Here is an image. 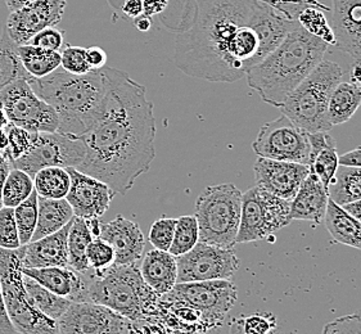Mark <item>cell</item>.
Masks as SVG:
<instances>
[{
	"mask_svg": "<svg viewBox=\"0 0 361 334\" xmlns=\"http://www.w3.org/2000/svg\"><path fill=\"white\" fill-rule=\"evenodd\" d=\"M4 1H6V6L9 9V12H15L17 9L25 7L35 0H4Z\"/></svg>",
	"mask_w": 361,
	"mask_h": 334,
	"instance_id": "56",
	"label": "cell"
},
{
	"mask_svg": "<svg viewBox=\"0 0 361 334\" xmlns=\"http://www.w3.org/2000/svg\"><path fill=\"white\" fill-rule=\"evenodd\" d=\"M159 295L145 283L137 264L90 270L87 302L107 306L125 319H145L159 305Z\"/></svg>",
	"mask_w": 361,
	"mask_h": 334,
	"instance_id": "5",
	"label": "cell"
},
{
	"mask_svg": "<svg viewBox=\"0 0 361 334\" xmlns=\"http://www.w3.org/2000/svg\"><path fill=\"white\" fill-rule=\"evenodd\" d=\"M61 66L66 73L73 75H85L90 73L92 68L87 63V49L81 47L66 45L61 49Z\"/></svg>",
	"mask_w": 361,
	"mask_h": 334,
	"instance_id": "42",
	"label": "cell"
},
{
	"mask_svg": "<svg viewBox=\"0 0 361 334\" xmlns=\"http://www.w3.org/2000/svg\"><path fill=\"white\" fill-rule=\"evenodd\" d=\"M65 43V32L56 27H47L31 37L29 44L45 51H61Z\"/></svg>",
	"mask_w": 361,
	"mask_h": 334,
	"instance_id": "46",
	"label": "cell"
},
{
	"mask_svg": "<svg viewBox=\"0 0 361 334\" xmlns=\"http://www.w3.org/2000/svg\"><path fill=\"white\" fill-rule=\"evenodd\" d=\"M267 314H255L239 320L233 329H237V334H271L275 329V319H269Z\"/></svg>",
	"mask_w": 361,
	"mask_h": 334,
	"instance_id": "45",
	"label": "cell"
},
{
	"mask_svg": "<svg viewBox=\"0 0 361 334\" xmlns=\"http://www.w3.org/2000/svg\"><path fill=\"white\" fill-rule=\"evenodd\" d=\"M328 194L340 206L361 201V167L340 165L328 185Z\"/></svg>",
	"mask_w": 361,
	"mask_h": 334,
	"instance_id": "29",
	"label": "cell"
},
{
	"mask_svg": "<svg viewBox=\"0 0 361 334\" xmlns=\"http://www.w3.org/2000/svg\"><path fill=\"white\" fill-rule=\"evenodd\" d=\"M139 269L145 283L159 297L171 291L178 283L176 257L166 251L156 248L148 251Z\"/></svg>",
	"mask_w": 361,
	"mask_h": 334,
	"instance_id": "24",
	"label": "cell"
},
{
	"mask_svg": "<svg viewBox=\"0 0 361 334\" xmlns=\"http://www.w3.org/2000/svg\"><path fill=\"white\" fill-rule=\"evenodd\" d=\"M87 63L90 66L92 70H102L109 61V56L99 47H92L87 49Z\"/></svg>",
	"mask_w": 361,
	"mask_h": 334,
	"instance_id": "48",
	"label": "cell"
},
{
	"mask_svg": "<svg viewBox=\"0 0 361 334\" xmlns=\"http://www.w3.org/2000/svg\"><path fill=\"white\" fill-rule=\"evenodd\" d=\"M34 190V179L27 173L12 167L3 188V206L15 209L26 201Z\"/></svg>",
	"mask_w": 361,
	"mask_h": 334,
	"instance_id": "35",
	"label": "cell"
},
{
	"mask_svg": "<svg viewBox=\"0 0 361 334\" xmlns=\"http://www.w3.org/2000/svg\"><path fill=\"white\" fill-rule=\"evenodd\" d=\"M342 207H343L345 210L348 211L353 216H355V218L361 221V201L345 204V206H342Z\"/></svg>",
	"mask_w": 361,
	"mask_h": 334,
	"instance_id": "57",
	"label": "cell"
},
{
	"mask_svg": "<svg viewBox=\"0 0 361 334\" xmlns=\"http://www.w3.org/2000/svg\"><path fill=\"white\" fill-rule=\"evenodd\" d=\"M361 92V62H355L350 71V80Z\"/></svg>",
	"mask_w": 361,
	"mask_h": 334,
	"instance_id": "54",
	"label": "cell"
},
{
	"mask_svg": "<svg viewBox=\"0 0 361 334\" xmlns=\"http://www.w3.org/2000/svg\"><path fill=\"white\" fill-rule=\"evenodd\" d=\"M23 285L26 292L29 293L30 298L32 299L34 305L37 306V310L56 321L73 304V301L59 297L57 295L48 291L30 276H23Z\"/></svg>",
	"mask_w": 361,
	"mask_h": 334,
	"instance_id": "34",
	"label": "cell"
},
{
	"mask_svg": "<svg viewBox=\"0 0 361 334\" xmlns=\"http://www.w3.org/2000/svg\"><path fill=\"white\" fill-rule=\"evenodd\" d=\"M200 242V228L195 215H187L176 218V226L173 233V243L169 252L179 257L195 248Z\"/></svg>",
	"mask_w": 361,
	"mask_h": 334,
	"instance_id": "37",
	"label": "cell"
},
{
	"mask_svg": "<svg viewBox=\"0 0 361 334\" xmlns=\"http://www.w3.org/2000/svg\"><path fill=\"white\" fill-rule=\"evenodd\" d=\"M324 12L326 9L319 7H307L298 15V25L311 34L324 42L328 47H336V37L333 32L332 25L328 21Z\"/></svg>",
	"mask_w": 361,
	"mask_h": 334,
	"instance_id": "36",
	"label": "cell"
},
{
	"mask_svg": "<svg viewBox=\"0 0 361 334\" xmlns=\"http://www.w3.org/2000/svg\"><path fill=\"white\" fill-rule=\"evenodd\" d=\"M87 225H89V229H90V232L93 234V237H94V238H99L102 226L99 218H90V220H87Z\"/></svg>",
	"mask_w": 361,
	"mask_h": 334,
	"instance_id": "58",
	"label": "cell"
},
{
	"mask_svg": "<svg viewBox=\"0 0 361 334\" xmlns=\"http://www.w3.org/2000/svg\"><path fill=\"white\" fill-rule=\"evenodd\" d=\"M8 140H7V132L6 130L0 132V152L4 154L6 149H7Z\"/></svg>",
	"mask_w": 361,
	"mask_h": 334,
	"instance_id": "60",
	"label": "cell"
},
{
	"mask_svg": "<svg viewBox=\"0 0 361 334\" xmlns=\"http://www.w3.org/2000/svg\"><path fill=\"white\" fill-rule=\"evenodd\" d=\"M169 305L192 309L203 319H224L238 299V290L231 279L176 283L171 291L161 296Z\"/></svg>",
	"mask_w": 361,
	"mask_h": 334,
	"instance_id": "10",
	"label": "cell"
},
{
	"mask_svg": "<svg viewBox=\"0 0 361 334\" xmlns=\"http://www.w3.org/2000/svg\"><path fill=\"white\" fill-rule=\"evenodd\" d=\"M85 146L80 138L68 137L61 132H37L29 152L11 166L20 168L34 178L45 167H75L79 168L85 159Z\"/></svg>",
	"mask_w": 361,
	"mask_h": 334,
	"instance_id": "13",
	"label": "cell"
},
{
	"mask_svg": "<svg viewBox=\"0 0 361 334\" xmlns=\"http://www.w3.org/2000/svg\"><path fill=\"white\" fill-rule=\"evenodd\" d=\"M170 0H143V15L152 18L153 16L159 15L165 11Z\"/></svg>",
	"mask_w": 361,
	"mask_h": 334,
	"instance_id": "51",
	"label": "cell"
},
{
	"mask_svg": "<svg viewBox=\"0 0 361 334\" xmlns=\"http://www.w3.org/2000/svg\"><path fill=\"white\" fill-rule=\"evenodd\" d=\"M307 134L282 115L261 126L253 140V151L259 157L267 160L296 162L309 166L311 147Z\"/></svg>",
	"mask_w": 361,
	"mask_h": 334,
	"instance_id": "12",
	"label": "cell"
},
{
	"mask_svg": "<svg viewBox=\"0 0 361 334\" xmlns=\"http://www.w3.org/2000/svg\"><path fill=\"white\" fill-rule=\"evenodd\" d=\"M32 179L37 196L49 199L66 198L71 185V176L65 167H45L39 170Z\"/></svg>",
	"mask_w": 361,
	"mask_h": 334,
	"instance_id": "33",
	"label": "cell"
},
{
	"mask_svg": "<svg viewBox=\"0 0 361 334\" xmlns=\"http://www.w3.org/2000/svg\"><path fill=\"white\" fill-rule=\"evenodd\" d=\"M8 125H9V121H8V117L7 115H6V111H4L3 104L0 103V132L7 129Z\"/></svg>",
	"mask_w": 361,
	"mask_h": 334,
	"instance_id": "59",
	"label": "cell"
},
{
	"mask_svg": "<svg viewBox=\"0 0 361 334\" xmlns=\"http://www.w3.org/2000/svg\"><path fill=\"white\" fill-rule=\"evenodd\" d=\"M17 48L7 30L3 29L0 35V95L11 84L30 78L22 66Z\"/></svg>",
	"mask_w": 361,
	"mask_h": 334,
	"instance_id": "32",
	"label": "cell"
},
{
	"mask_svg": "<svg viewBox=\"0 0 361 334\" xmlns=\"http://www.w3.org/2000/svg\"><path fill=\"white\" fill-rule=\"evenodd\" d=\"M360 106V90L351 81H340L333 89L328 104V116L332 126L351 120Z\"/></svg>",
	"mask_w": 361,
	"mask_h": 334,
	"instance_id": "28",
	"label": "cell"
},
{
	"mask_svg": "<svg viewBox=\"0 0 361 334\" xmlns=\"http://www.w3.org/2000/svg\"><path fill=\"white\" fill-rule=\"evenodd\" d=\"M25 247L12 251L0 248V283L8 316L18 334H59L57 321L39 311L25 290L22 274Z\"/></svg>",
	"mask_w": 361,
	"mask_h": 334,
	"instance_id": "8",
	"label": "cell"
},
{
	"mask_svg": "<svg viewBox=\"0 0 361 334\" xmlns=\"http://www.w3.org/2000/svg\"><path fill=\"white\" fill-rule=\"evenodd\" d=\"M187 20L176 31L173 63L209 82H235L262 61L257 29L261 0H187Z\"/></svg>",
	"mask_w": 361,
	"mask_h": 334,
	"instance_id": "2",
	"label": "cell"
},
{
	"mask_svg": "<svg viewBox=\"0 0 361 334\" xmlns=\"http://www.w3.org/2000/svg\"><path fill=\"white\" fill-rule=\"evenodd\" d=\"M73 220L57 233H53L40 240H32L26 245L22 259V268L40 269L51 266H68L67 235Z\"/></svg>",
	"mask_w": 361,
	"mask_h": 334,
	"instance_id": "22",
	"label": "cell"
},
{
	"mask_svg": "<svg viewBox=\"0 0 361 334\" xmlns=\"http://www.w3.org/2000/svg\"><path fill=\"white\" fill-rule=\"evenodd\" d=\"M311 153L309 168L310 174L317 175L319 180L328 188L329 183L340 166L336 140L328 131L307 134Z\"/></svg>",
	"mask_w": 361,
	"mask_h": 334,
	"instance_id": "25",
	"label": "cell"
},
{
	"mask_svg": "<svg viewBox=\"0 0 361 334\" xmlns=\"http://www.w3.org/2000/svg\"><path fill=\"white\" fill-rule=\"evenodd\" d=\"M11 162L8 161L7 157L0 152V209L3 207V188L4 183L7 180L8 174L11 171Z\"/></svg>",
	"mask_w": 361,
	"mask_h": 334,
	"instance_id": "53",
	"label": "cell"
},
{
	"mask_svg": "<svg viewBox=\"0 0 361 334\" xmlns=\"http://www.w3.org/2000/svg\"><path fill=\"white\" fill-rule=\"evenodd\" d=\"M6 132H7L8 146L4 156L7 157L9 162L18 160L29 152L37 134L11 124L8 125Z\"/></svg>",
	"mask_w": 361,
	"mask_h": 334,
	"instance_id": "39",
	"label": "cell"
},
{
	"mask_svg": "<svg viewBox=\"0 0 361 334\" xmlns=\"http://www.w3.org/2000/svg\"><path fill=\"white\" fill-rule=\"evenodd\" d=\"M253 173L257 187L286 201H292L305 178L310 174V168L296 162L259 157L255 162Z\"/></svg>",
	"mask_w": 361,
	"mask_h": 334,
	"instance_id": "18",
	"label": "cell"
},
{
	"mask_svg": "<svg viewBox=\"0 0 361 334\" xmlns=\"http://www.w3.org/2000/svg\"><path fill=\"white\" fill-rule=\"evenodd\" d=\"M9 124L31 132H57V112L32 90L29 79L17 80L0 95Z\"/></svg>",
	"mask_w": 361,
	"mask_h": 334,
	"instance_id": "11",
	"label": "cell"
},
{
	"mask_svg": "<svg viewBox=\"0 0 361 334\" xmlns=\"http://www.w3.org/2000/svg\"><path fill=\"white\" fill-rule=\"evenodd\" d=\"M338 162H340V165H343V166L361 167V147H357L353 151L340 156Z\"/></svg>",
	"mask_w": 361,
	"mask_h": 334,
	"instance_id": "52",
	"label": "cell"
},
{
	"mask_svg": "<svg viewBox=\"0 0 361 334\" xmlns=\"http://www.w3.org/2000/svg\"><path fill=\"white\" fill-rule=\"evenodd\" d=\"M336 48L361 62V0H332Z\"/></svg>",
	"mask_w": 361,
	"mask_h": 334,
	"instance_id": "21",
	"label": "cell"
},
{
	"mask_svg": "<svg viewBox=\"0 0 361 334\" xmlns=\"http://www.w3.org/2000/svg\"><path fill=\"white\" fill-rule=\"evenodd\" d=\"M123 13L134 21L139 16L143 15V0H125Z\"/></svg>",
	"mask_w": 361,
	"mask_h": 334,
	"instance_id": "50",
	"label": "cell"
},
{
	"mask_svg": "<svg viewBox=\"0 0 361 334\" xmlns=\"http://www.w3.org/2000/svg\"><path fill=\"white\" fill-rule=\"evenodd\" d=\"M128 321L107 306L73 302L57 324L59 334H125Z\"/></svg>",
	"mask_w": 361,
	"mask_h": 334,
	"instance_id": "15",
	"label": "cell"
},
{
	"mask_svg": "<svg viewBox=\"0 0 361 334\" xmlns=\"http://www.w3.org/2000/svg\"><path fill=\"white\" fill-rule=\"evenodd\" d=\"M133 22H134L135 27H137L139 31H142V32H147L148 30L151 29V26H152V18L145 15L139 16V17L135 18Z\"/></svg>",
	"mask_w": 361,
	"mask_h": 334,
	"instance_id": "55",
	"label": "cell"
},
{
	"mask_svg": "<svg viewBox=\"0 0 361 334\" xmlns=\"http://www.w3.org/2000/svg\"><path fill=\"white\" fill-rule=\"evenodd\" d=\"M343 78L345 73L338 63L323 59L287 97L279 107L282 115L309 134L331 130L333 126L328 116L329 97Z\"/></svg>",
	"mask_w": 361,
	"mask_h": 334,
	"instance_id": "6",
	"label": "cell"
},
{
	"mask_svg": "<svg viewBox=\"0 0 361 334\" xmlns=\"http://www.w3.org/2000/svg\"><path fill=\"white\" fill-rule=\"evenodd\" d=\"M328 45L301 26L290 31L274 51L246 73L248 87L262 102L279 109L324 59Z\"/></svg>",
	"mask_w": 361,
	"mask_h": 334,
	"instance_id": "3",
	"label": "cell"
},
{
	"mask_svg": "<svg viewBox=\"0 0 361 334\" xmlns=\"http://www.w3.org/2000/svg\"><path fill=\"white\" fill-rule=\"evenodd\" d=\"M322 334H361V313L337 318L325 324Z\"/></svg>",
	"mask_w": 361,
	"mask_h": 334,
	"instance_id": "47",
	"label": "cell"
},
{
	"mask_svg": "<svg viewBox=\"0 0 361 334\" xmlns=\"http://www.w3.org/2000/svg\"><path fill=\"white\" fill-rule=\"evenodd\" d=\"M66 4L67 0H35L11 12L4 29L17 47L26 45L39 31L62 21Z\"/></svg>",
	"mask_w": 361,
	"mask_h": 334,
	"instance_id": "16",
	"label": "cell"
},
{
	"mask_svg": "<svg viewBox=\"0 0 361 334\" xmlns=\"http://www.w3.org/2000/svg\"><path fill=\"white\" fill-rule=\"evenodd\" d=\"M87 259L92 269H107L115 264V251L106 240L94 238L87 246Z\"/></svg>",
	"mask_w": 361,
	"mask_h": 334,
	"instance_id": "41",
	"label": "cell"
},
{
	"mask_svg": "<svg viewBox=\"0 0 361 334\" xmlns=\"http://www.w3.org/2000/svg\"><path fill=\"white\" fill-rule=\"evenodd\" d=\"M107 94L101 115L82 134L87 153L79 171L125 196L156 157V120L147 87L114 67L102 68Z\"/></svg>",
	"mask_w": 361,
	"mask_h": 334,
	"instance_id": "1",
	"label": "cell"
},
{
	"mask_svg": "<svg viewBox=\"0 0 361 334\" xmlns=\"http://www.w3.org/2000/svg\"><path fill=\"white\" fill-rule=\"evenodd\" d=\"M93 240L94 237L89 229L87 220L75 216L67 235V254L70 268L79 273H87L92 269L87 262V249Z\"/></svg>",
	"mask_w": 361,
	"mask_h": 334,
	"instance_id": "30",
	"label": "cell"
},
{
	"mask_svg": "<svg viewBox=\"0 0 361 334\" xmlns=\"http://www.w3.org/2000/svg\"><path fill=\"white\" fill-rule=\"evenodd\" d=\"M0 334H18L16 332V329L8 316L6 305H4L3 291H1V283H0Z\"/></svg>",
	"mask_w": 361,
	"mask_h": 334,
	"instance_id": "49",
	"label": "cell"
},
{
	"mask_svg": "<svg viewBox=\"0 0 361 334\" xmlns=\"http://www.w3.org/2000/svg\"><path fill=\"white\" fill-rule=\"evenodd\" d=\"M22 66L31 78L40 79L54 73L61 66L59 51H45L31 44L17 48Z\"/></svg>",
	"mask_w": 361,
	"mask_h": 334,
	"instance_id": "31",
	"label": "cell"
},
{
	"mask_svg": "<svg viewBox=\"0 0 361 334\" xmlns=\"http://www.w3.org/2000/svg\"><path fill=\"white\" fill-rule=\"evenodd\" d=\"M92 270V269H90ZM79 273L70 266L51 268H22L23 276L32 278L51 293L73 302H87L89 273Z\"/></svg>",
	"mask_w": 361,
	"mask_h": 334,
	"instance_id": "19",
	"label": "cell"
},
{
	"mask_svg": "<svg viewBox=\"0 0 361 334\" xmlns=\"http://www.w3.org/2000/svg\"><path fill=\"white\" fill-rule=\"evenodd\" d=\"M73 218V207L66 198L49 199L37 196V224L31 242L57 233Z\"/></svg>",
	"mask_w": 361,
	"mask_h": 334,
	"instance_id": "27",
	"label": "cell"
},
{
	"mask_svg": "<svg viewBox=\"0 0 361 334\" xmlns=\"http://www.w3.org/2000/svg\"><path fill=\"white\" fill-rule=\"evenodd\" d=\"M15 218L20 242L22 246L29 245L37 224V193L34 190L31 196L15 207Z\"/></svg>",
	"mask_w": 361,
	"mask_h": 334,
	"instance_id": "38",
	"label": "cell"
},
{
	"mask_svg": "<svg viewBox=\"0 0 361 334\" xmlns=\"http://www.w3.org/2000/svg\"><path fill=\"white\" fill-rule=\"evenodd\" d=\"M175 226H176V218H161L157 221H154L148 235L153 247L159 251L169 252L173 243Z\"/></svg>",
	"mask_w": 361,
	"mask_h": 334,
	"instance_id": "43",
	"label": "cell"
},
{
	"mask_svg": "<svg viewBox=\"0 0 361 334\" xmlns=\"http://www.w3.org/2000/svg\"><path fill=\"white\" fill-rule=\"evenodd\" d=\"M292 221L290 201H286L255 185L242 194L237 243L267 240Z\"/></svg>",
	"mask_w": 361,
	"mask_h": 334,
	"instance_id": "9",
	"label": "cell"
},
{
	"mask_svg": "<svg viewBox=\"0 0 361 334\" xmlns=\"http://www.w3.org/2000/svg\"><path fill=\"white\" fill-rule=\"evenodd\" d=\"M71 176L70 190L66 196L76 218H99L109 209L116 192L106 183L84 174L75 167L67 168Z\"/></svg>",
	"mask_w": 361,
	"mask_h": 334,
	"instance_id": "17",
	"label": "cell"
},
{
	"mask_svg": "<svg viewBox=\"0 0 361 334\" xmlns=\"http://www.w3.org/2000/svg\"><path fill=\"white\" fill-rule=\"evenodd\" d=\"M242 194L231 183L203 189L195 206L200 242L223 248L237 245Z\"/></svg>",
	"mask_w": 361,
	"mask_h": 334,
	"instance_id": "7",
	"label": "cell"
},
{
	"mask_svg": "<svg viewBox=\"0 0 361 334\" xmlns=\"http://www.w3.org/2000/svg\"><path fill=\"white\" fill-rule=\"evenodd\" d=\"M328 201V188L317 175L309 174L290 201V218L320 224L324 221Z\"/></svg>",
	"mask_w": 361,
	"mask_h": 334,
	"instance_id": "23",
	"label": "cell"
},
{
	"mask_svg": "<svg viewBox=\"0 0 361 334\" xmlns=\"http://www.w3.org/2000/svg\"><path fill=\"white\" fill-rule=\"evenodd\" d=\"M269 6L274 8L276 12L284 16L290 21H297L298 15L307 7H319L329 11V8L322 4L319 0H265Z\"/></svg>",
	"mask_w": 361,
	"mask_h": 334,
	"instance_id": "44",
	"label": "cell"
},
{
	"mask_svg": "<svg viewBox=\"0 0 361 334\" xmlns=\"http://www.w3.org/2000/svg\"><path fill=\"white\" fill-rule=\"evenodd\" d=\"M99 238L114 247L116 265L137 264L143 256V232L137 223L123 218V215H117L109 223H102Z\"/></svg>",
	"mask_w": 361,
	"mask_h": 334,
	"instance_id": "20",
	"label": "cell"
},
{
	"mask_svg": "<svg viewBox=\"0 0 361 334\" xmlns=\"http://www.w3.org/2000/svg\"><path fill=\"white\" fill-rule=\"evenodd\" d=\"M21 246L16 224L15 209L3 206L0 209V248L12 251Z\"/></svg>",
	"mask_w": 361,
	"mask_h": 334,
	"instance_id": "40",
	"label": "cell"
},
{
	"mask_svg": "<svg viewBox=\"0 0 361 334\" xmlns=\"http://www.w3.org/2000/svg\"><path fill=\"white\" fill-rule=\"evenodd\" d=\"M324 224L333 240L361 251V221L329 198Z\"/></svg>",
	"mask_w": 361,
	"mask_h": 334,
	"instance_id": "26",
	"label": "cell"
},
{
	"mask_svg": "<svg viewBox=\"0 0 361 334\" xmlns=\"http://www.w3.org/2000/svg\"><path fill=\"white\" fill-rule=\"evenodd\" d=\"M32 90L57 112V132L73 138L85 134L101 115L107 94V81L102 70L85 75L51 73L29 78Z\"/></svg>",
	"mask_w": 361,
	"mask_h": 334,
	"instance_id": "4",
	"label": "cell"
},
{
	"mask_svg": "<svg viewBox=\"0 0 361 334\" xmlns=\"http://www.w3.org/2000/svg\"><path fill=\"white\" fill-rule=\"evenodd\" d=\"M178 283L231 279L239 268L233 248L198 242L193 249L176 257Z\"/></svg>",
	"mask_w": 361,
	"mask_h": 334,
	"instance_id": "14",
	"label": "cell"
}]
</instances>
